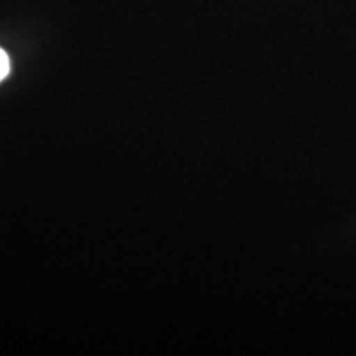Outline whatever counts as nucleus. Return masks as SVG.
Here are the masks:
<instances>
[{"label":"nucleus","mask_w":356,"mask_h":356,"mask_svg":"<svg viewBox=\"0 0 356 356\" xmlns=\"http://www.w3.org/2000/svg\"><path fill=\"white\" fill-rule=\"evenodd\" d=\"M8 71H10V60H8L7 53L0 48V81L7 78Z\"/></svg>","instance_id":"nucleus-1"}]
</instances>
